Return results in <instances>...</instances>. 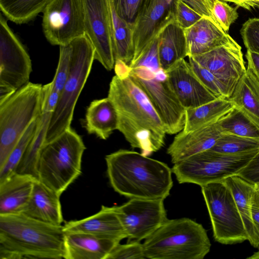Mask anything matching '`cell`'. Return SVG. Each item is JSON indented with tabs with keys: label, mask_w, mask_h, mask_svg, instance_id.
<instances>
[{
	"label": "cell",
	"mask_w": 259,
	"mask_h": 259,
	"mask_svg": "<svg viewBox=\"0 0 259 259\" xmlns=\"http://www.w3.org/2000/svg\"><path fill=\"white\" fill-rule=\"evenodd\" d=\"M118 118L117 130L133 148L148 156L161 149L166 134L163 122L149 99L129 74L114 75L107 97Z\"/></svg>",
	"instance_id": "1"
},
{
	"label": "cell",
	"mask_w": 259,
	"mask_h": 259,
	"mask_svg": "<svg viewBox=\"0 0 259 259\" xmlns=\"http://www.w3.org/2000/svg\"><path fill=\"white\" fill-rule=\"evenodd\" d=\"M107 175L114 190L130 199H165L173 186L165 163L134 151L120 149L105 156Z\"/></svg>",
	"instance_id": "2"
},
{
	"label": "cell",
	"mask_w": 259,
	"mask_h": 259,
	"mask_svg": "<svg viewBox=\"0 0 259 259\" xmlns=\"http://www.w3.org/2000/svg\"><path fill=\"white\" fill-rule=\"evenodd\" d=\"M63 226L22 213L0 214V259L64 258Z\"/></svg>",
	"instance_id": "3"
},
{
	"label": "cell",
	"mask_w": 259,
	"mask_h": 259,
	"mask_svg": "<svg viewBox=\"0 0 259 259\" xmlns=\"http://www.w3.org/2000/svg\"><path fill=\"white\" fill-rule=\"evenodd\" d=\"M143 244L150 259H203L211 247L203 226L187 218L167 219Z\"/></svg>",
	"instance_id": "4"
},
{
	"label": "cell",
	"mask_w": 259,
	"mask_h": 259,
	"mask_svg": "<svg viewBox=\"0 0 259 259\" xmlns=\"http://www.w3.org/2000/svg\"><path fill=\"white\" fill-rule=\"evenodd\" d=\"M85 146L71 127L42 146L38 157L37 180L61 195L81 174Z\"/></svg>",
	"instance_id": "5"
},
{
	"label": "cell",
	"mask_w": 259,
	"mask_h": 259,
	"mask_svg": "<svg viewBox=\"0 0 259 259\" xmlns=\"http://www.w3.org/2000/svg\"><path fill=\"white\" fill-rule=\"evenodd\" d=\"M70 43L71 54L69 75L52 114L45 143L53 140L71 127L75 105L95 60L94 47L85 34Z\"/></svg>",
	"instance_id": "6"
},
{
	"label": "cell",
	"mask_w": 259,
	"mask_h": 259,
	"mask_svg": "<svg viewBox=\"0 0 259 259\" xmlns=\"http://www.w3.org/2000/svg\"><path fill=\"white\" fill-rule=\"evenodd\" d=\"M43 85L29 82L0 101V168L29 126L41 114Z\"/></svg>",
	"instance_id": "7"
},
{
	"label": "cell",
	"mask_w": 259,
	"mask_h": 259,
	"mask_svg": "<svg viewBox=\"0 0 259 259\" xmlns=\"http://www.w3.org/2000/svg\"><path fill=\"white\" fill-rule=\"evenodd\" d=\"M258 152L228 154L208 150L174 164L171 170L180 184L201 187L237 175Z\"/></svg>",
	"instance_id": "8"
},
{
	"label": "cell",
	"mask_w": 259,
	"mask_h": 259,
	"mask_svg": "<svg viewBox=\"0 0 259 259\" xmlns=\"http://www.w3.org/2000/svg\"><path fill=\"white\" fill-rule=\"evenodd\" d=\"M146 94L160 117L166 134L181 132L185 125V108L172 89L166 71L146 67L130 68L129 73Z\"/></svg>",
	"instance_id": "9"
},
{
	"label": "cell",
	"mask_w": 259,
	"mask_h": 259,
	"mask_svg": "<svg viewBox=\"0 0 259 259\" xmlns=\"http://www.w3.org/2000/svg\"><path fill=\"white\" fill-rule=\"evenodd\" d=\"M214 240L223 244L242 243L248 236L232 193L223 182L201 187Z\"/></svg>",
	"instance_id": "10"
},
{
	"label": "cell",
	"mask_w": 259,
	"mask_h": 259,
	"mask_svg": "<svg viewBox=\"0 0 259 259\" xmlns=\"http://www.w3.org/2000/svg\"><path fill=\"white\" fill-rule=\"evenodd\" d=\"M0 16V101L28 83L32 72L30 56L23 44Z\"/></svg>",
	"instance_id": "11"
},
{
	"label": "cell",
	"mask_w": 259,
	"mask_h": 259,
	"mask_svg": "<svg viewBox=\"0 0 259 259\" xmlns=\"http://www.w3.org/2000/svg\"><path fill=\"white\" fill-rule=\"evenodd\" d=\"M42 13L43 32L51 45H64L85 34L83 0H51Z\"/></svg>",
	"instance_id": "12"
},
{
	"label": "cell",
	"mask_w": 259,
	"mask_h": 259,
	"mask_svg": "<svg viewBox=\"0 0 259 259\" xmlns=\"http://www.w3.org/2000/svg\"><path fill=\"white\" fill-rule=\"evenodd\" d=\"M85 34L95 50V60L108 71L114 68L109 0H83Z\"/></svg>",
	"instance_id": "13"
},
{
	"label": "cell",
	"mask_w": 259,
	"mask_h": 259,
	"mask_svg": "<svg viewBox=\"0 0 259 259\" xmlns=\"http://www.w3.org/2000/svg\"><path fill=\"white\" fill-rule=\"evenodd\" d=\"M116 209L128 241L146 239L168 219L164 199H130Z\"/></svg>",
	"instance_id": "14"
},
{
	"label": "cell",
	"mask_w": 259,
	"mask_h": 259,
	"mask_svg": "<svg viewBox=\"0 0 259 259\" xmlns=\"http://www.w3.org/2000/svg\"><path fill=\"white\" fill-rule=\"evenodd\" d=\"M178 1L148 0L133 27L134 55L130 65L140 57L168 24L175 21Z\"/></svg>",
	"instance_id": "15"
},
{
	"label": "cell",
	"mask_w": 259,
	"mask_h": 259,
	"mask_svg": "<svg viewBox=\"0 0 259 259\" xmlns=\"http://www.w3.org/2000/svg\"><path fill=\"white\" fill-rule=\"evenodd\" d=\"M191 57L225 86L230 98L246 72L241 48L221 46Z\"/></svg>",
	"instance_id": "16"
},
{
	"label": "cell",
	"mask_w": 259,
	"mask_h": 259,
	"mask_svg": "<svg viewBox=\"0 0 259 259\" xmlns=\"http://www.w3.org/2000/svg\"><path fill=\"white\" fill-rule=\"evenodd\" d=\"M169 83L182 105L193 108L217 98L199 80L191 65L182 59L166 70Z\"/></svg>",
	"instance_id": "17"
},
{
	"label": "cell",
	"mask_w": 259,
	"mask_h": 259,
	"mask_svg": "<svg viewBox=\"0 0 259 259\" xmlns=\"http://www.w3.org/2000/svg\"><path fill=\"white\" fill-rule=\"evenodd\" d=\"M59 96V93L53 90L52 82L43 85L42 109L38 125L15 172L29 175L37 179L36 165L38 155L45 143L49 123Z\"/></svg>",
	"instance_id": "18"
},
{
	"label": "cell",
	"mask_w": 259,
	"mask_h": 259,
	"mask_svg": "<svg viewBox=\"0 0 259 259\" xmlns=\"http://www.w3.org/2000/svg\"><path fill=\"white\" fill-rule=\"evenodd\" d=\"M188 57L201 54L221 46L241 48L212 19L203 16L185 29Z\"/></svg>",
	"instance_id": "19"
},
{
	"label": "cell",
	"mask_w": 259,
	"mask_h": 259,
	"mask_svg": "<svg viewBox=\"0 0 259 259\" xmlns=\"http://www.w3.org/2000/svg\"><path fill=\"white\" fill-rule=\"evenodd\" d=\"M65 233L79 232L114 240L120 242L127 234L117 213L116 206L102 205L97 213L79 220L66 222Z\"/></svg>",
	"instance_id": "20"
},
{
	"label": "cell",
	"mask_w": 259,
	"mask_h": 259,
	"mask_svg": "<svg viewBox=\"0 0 259 259\" xmlns=\"http://www.w3.org/2000/svg\"><path fill=\"white\" fill-rule=\"evenodd\" d=\"M218 121L187 133L179 132L167 149L171 162L175 164L212 148L223 133Z\"/></svg>",
	"instance_id": "21"
},
{
	"label": "cell",
	"mask_w": 259,
	"mask_h": 259,
	"mask_svg": "<svg viewBox=\"0 0 259 259\" xmlns=\"http://www.w3.org/2000/svg\"><path fill=\"white\" fill-rule=\"evenodd\" d=\"M60 196L36 179L30 199L22 213L47 223L62 225L63 218Z\"/></svg>",
	"instance_id": "22"
},
{
	"label": "cell",
	"mask_w": 259,
	"mask_h": 259,
	"mask_svg": "<svg viewBox=\"0 0 259 259\" xmlns=\"http://www.w3.org/2000/svg\"><path fill=\"white\" fill-rule=\"evenodd\" d=\"M64 259H107L119 242L79 232L65 233Z\"/></svg>",
	"instance_id": "23"
},
{
	"label": "cell",
	"mask_w": 259,
	"mask_h": 259,
	"mask_svg": "<svg viewBox=\"0 0 259 259\" xmlns=\"http://www.w3.org/2000/svg\"><path fill=\"white\" fill-rule=\"evenodd\" d=\"M36 180L15 172L0 182V214L22 213L30 199Z\"/></svg>",
	"instance_id": "24"
},
{
	"label": "cell",
	"mask_w": 259,
	"mask_h": 259,
	"mask_svg": "<svg viewBox=\"0 0 259 259\" xmlns=\"http://www.w3.org/2000/svg\"><path fill=\"white\" fill-rule=\"evenodd\" d=\"M229 188L242 219L248 241L254 247L259 246V236L254 224L252 206L255 185L238 175L230 176L222 181Z\"/></svg>",
	"instance_id": "25"
},
{
	"label": "cell",
	"mask_w": 259,
	"mask_h": 259,
	"mask_svg": "<svg viewBox=\"0 0 259 259\" xmlns=\"http://www.w3.org/2000/svg\"><path fill=\"white\" fill-rule=\"evenodd\" d=\"M117 126L116 111L108 97L91 102L85 115V128L88 134L106 140L117 130Z\"/></svg>",
	"instance_id": "26"
},
{
	"label": "cell",
	"mask_w": 259,
	"mask_h": 259,
	"mask_svg": "<svg viewBox=\"0 0 259 259\" xmlns=\"http://www.w3.org/2000/svg\"><path fill=\"white\" fill-rule=\"evenodd\" d=\"M158 50L161 67L165 71L188 56L185 29L175 21L158 35Z\"/></svg>",
	"instance_id": "27"
},
{
	"label": "cell",
	"mask_w": 259,
	"mask_h": 259,
	"mask_svg": "<svg viewBox=\"0 0 259 259\" xmlns=\"http://www.w3.org/2000/svg\"><path fill=\"white\" fill-rule=\"evenodd\" d=\"M235 107L230 98H218L197 107L186 109L185 125L182 132L187 133L217 121Z\"/></svg>",
	"instance_id": "28"
},
{
	"label": "cell",
	"mask_w": 259,
	"mask_h": 259,
	"mask_svg": "<svg viewBox=\"0 0 259 259\" xmlns=\"http://www.w3.org/2000/svg\"><path fill=\"white\" fill-rule=\"evenodd\" d=\"M230 99L259 127V82L249 70L246 69Z\"/></svg>",
	"instance_id": "29"
},
{
	"label": "cell",
	"mask_w": 259,
	"mask_h": 259,
	"mask_svg": "<svg viewBox=\"0 0 259 259\" xmlns=\"http://www.w3.org/2000/svg\"><path fill=\"white\" fill-rule=\"evenodd\" d=\"M109 2L115 62L121 61L130 66L134 55L133 27L119 16Z\"/></svg>",
	"instance_id": "30"
},
{
	"label": "cell",
	"mask_w": 259,
	"mask_h": 259,
	"mask_svg": "<svg viewBox=\"0 0 259 259\" xmlns=\"http://www.w3.org/2000/svg\"><path fill=\"white\" fill-rule=\"evenodd\" d=\"M51 0H0L5 17L15 23H26L43 12Z\"/></svg>",
	"instance_id": "31"
},
{
	"label": "cell",
	"mask_w": 259,
	"mask_h": 259,
	"mask_svg": "<svg viewBox=\"0 0 259 259\" xmlns=\"http://www.w3.org/2000/svg\"><path fill=\"white\" fill-rule=\"evenodd\" d=\"M218 124L223 133L259 139V127L236 107L220 119Z\"/></svg>",
	"instance_id": "32"
},
{
	"label": "cell",
	"mask_w": 259,
	"mask_h": 259,
	"mask_svg": "<svg viewBox=\"0 0 259 259\" xmlns=\"http://www.w3.org/2000/svg\"><path fill=\"white\" fill-rule=\"evenodd\" d=\"M212 151L228 154H239L259 150V139L222 133Z\"/></svg>",
	"instance_id": "33"
},
{
	"label": "cell",
	"mask_w": 259,
	"mask_h": 259,
	"mask_svg": "<svg viewBox=\"0 0 259 259\" xmlns=\"http://www.w3.org/2000/svg\"><path fill=\"white\" fill-rule=\"evenodd\" d=\"M39 116L29 126L11 152L4 165L0 168V182L15 172L20 161L37 130Z\"/></svg>",
	"instance_id": "34"
},
{
	"label": "cell",
	"mask_w": 259,
	"mask_h": 259,
	"mask_svg": "<svg viewBox=\"0 0 259 259\" xmlns=\"http://www.w3.org/2000/svg\"><path fill=\"white\" fill-rule=\"evenodd\" d=\"M189 63L202 83L218 98H230L225 86L209 70L199 65L191 57Z\"/></svg>",
	"instance_id": "35"
},
{
	"label": "cell",
	"mask_w": 259,
	"mask_h": 259,
	"mask_svg": "<svg viewBox=\"0 0 259 259\" xmlns=\"http://www.w3.org/2000/svg\"><path fill=\"white\" fill-rule=\"evenodd\" d=\"M71 47L70 42L59 46L57 68L52 82L53 90L60 94L68 78L70 67Z\"/></svg>",
	"instance_id": "36"
},
{
	"label": "cell",
	"mask_w": 259,
	"mask_h": 259,
	"mask_svg": "<svg viewBox=\"0 0 259 259\" xmlns=\"http://www.w3.org/2000/svg\"><path fill=\"white\" fill-rule=\"evenodd\" d=\"M116 12L134 27L141 10L148 0H109Z\"/></svg>",
	"instance_id": "37"
},
{
	"label": "cell",
	"mask_w": 259,
	"mask_h": 259,
	"mask_svg": "<svg viewBox=\"0 0 259 259\" xmlns=\"http://www.w3.org/2000/svg\"><path fill=\"white\" fill-rule=\"evenodd\" d=\"M212 12L219 25L226 32L238 17L236 8L221 0H213Z\"/></svg>",
	"instance_id": "38"
},
{
	"label": "cell",
	"mask_w": 259,
	"mask_h": 259,
	"mask_svg": "<svg viewBox=\"0 0 259 259\" xmlns=\"http://www.w3.org/2000/svg\"><path fill=\"white\" fill-rule=\"evenodd\" d=\"M146 258L143 244L131 241L126 244L118 243L112 250L107 259H143Z\"/></svg>",
	"instance_id": "39"
},
{
	"label": "cell",
	"mask_w": 259,
	"mask_h": 259,
	"mask_svg": "<svg viewBox=\"0 0 259 259\" xmlns=\"http://www.w3.org/2000/svg\"><path fill=\"white\" fill-rule=\"evenodd\" d=\"M240 32L247 50L259 54V18L248 19L243 24Z\"/></svg>",
	"instance_id": "40"
},
{
	"label": "cell",
	"mask_w": 259,
	"mask_h": 259,
	"mask_svg": "<svg viewBox=\"0 0 259 259\" xmlns=\"http://www.w3.org/2000/svg\"><path fill=\"white\" fill-rule=\"evenodd\" d=\"M158 36L151 43L140 57L129 66L131 68L144 67L152 71L161 68L158 56Z\"/></svg>",
	"instance_id": "41"
},
{
	"label": "cell",
	"mask_w": 259,
	"mask_h": 259,
	"mask_svg": "<svg viewBox=\"0 0 259 259\" xmlns=\"http://www.w3.org/2000/svg\"><path fill=\"white\" fill-rule=\"evenodd\" d=\"M203 16L181 0L177 3L175 21L182 28L186 29L193 25Z\"/></svg>",
	"instance_id": "42"
},
{
	"label": "cell",
	"mask_w": 259,
	"mask_h": 259,
	"mask_svg": "<svg viewBox=\"0 0 259 259\" xmlns=\"http://www.w3.org/2000/svg\"><path fill=\"white\" fill-rule=\"evenodd\" d=\"M237 175L255 186H259V152Z\"/></svg>",
	"instance_id": "43"
},
{
	"label": "cell",
	"mask_w": 259,
	"mask_h": 259,
	"mask_svg": "<svg viewBox=\"0 0 259 259\" xmlns=\"http://www.w3.org/2000/svg\"><path fill=\"white\" fill-rule=\"evenodd\" d=\"M194 9L202 16L208 17L217 22L214 17L212 12L213 0H181Z\"/></svg>",
	"instance_id": "44"
},
{
	"label": "cell",
	"mask_w": 259,
	"mask_h": 259,
	"mask_svg": "<svg viewBox=\"0 0 259 259\" xmlns=\"http://www.w3.org/2000/svg\"><path fill=\"white\" fill-rule=\"evenodd\" d=\"M245 57L247 61V68L259 82V54L247 50Z\"/></svg>",
	"instance_id": "45"
},
{
	"label": "cell",
	"mask_w": 259,
	"mask_h": 259,
	"mask_svg": "<svg viewBox=\"0 0 259 259\" xmlns=\"http://www.w3.org/2000/svg\"><path fill=\"white\" fill-rule=\"evenodd\" d=\"M252 214L253 221L259 236V203L254 198V195L252 206Z\"/></svg>",
	"instance_id": "46"
},
{
	"label": "cell",
	"mask_w": 259,
	"mask_h": 259,
	"mask_svg": "<svg viewBox=\"0 0 259 259\" xmlns=\"http://www.w3.org/2000/svg\"><path fill=\"white\" fill-rule=\"evenodd\" d=\"M224 2H229L235 3L237 6L242 7L248 10H251L254 8L253 1L251 0H221Z\"/></svg>",
	"instance_id": "47"
},
{
	"label": "cell",
	"mask_w": 259,
	"mask_h": 259,
	"mask_svg": "<svg viewBox=\"0 0 259 259\" xmlns=\"http://www.w3.org/2000/svg\"><path fill=\"white\" fill-rule=\"evenodd\" d=\"M255 186V190L254 194V197L259 203V187Z\"/></svg>",
	"instance_id": "48"
},
{
	"label": "cell",
	"mask_w": 259,
	"mask_h": 259,
	"mask_svg": "<svg viewBox=\"0 0 259 259\" xmlns=\"http://www.w3.org/2000/svg\"><path fill=\"white\" fill-rule=\"evenodd\" d=\"M247 259H259V250L254 252L252 255L248 257Z\"/></svg>",
	"instance_id": "49"
},
{
	"label": "cell",
	"mask_w": 259,
	"mask_h": 259,
	"mask_svg": "<svg viewBox=\"0 0 259 259\" xmlns=\"http://www.w3.org/2000/svg\"><path fill=\"white\" fill-rule=\"evenodd\" d=\"M253 3H254V7H256V8H257L259 10V2H257V1H253Z\"/></svg>",
	"instance_id": "50"
},
{
	"label": "cell",
	"mask_w": 259,
	"mask_h": 259,
	"mask_svg": "<svg viewBox=\"0 0 259 259\" xmlns=\"http://www.w3.org/2000/svg\"><path fill=\"white\" fill-rule=\"evenodd\" d=\"M252 1H257V2H259V0H251Z\"/></svg>",
	"instance_id": "51"
},
{
	"label": "cell",
	"mask_w": 259,
	"mask_h": 259,
	"mask_svg": "<svg viewBox=\"0 0 259 259\" xmlns=\"http://www.w3.org/2000/svg\"><path fill=\"white\" fill-rule=\"evenodd\" d=\"M258 186V187H259V186Z\"/></svg>",
	"instance_id": "52"
}]
</instances>
